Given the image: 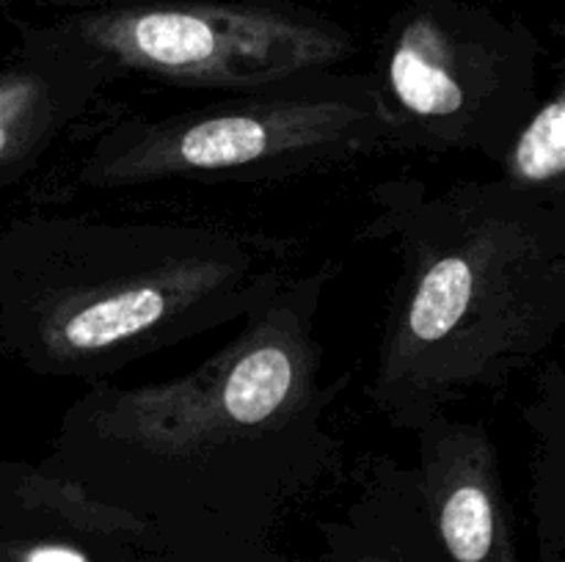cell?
Listing matches in <instances>:
<instances>
[{"label":"cell","instance_id":"obj_1","mask_svg":"<svg viewBox=\"0 0 565 562\" xmlns=\"http://www.w3.org/2000/svg\"><path fill=\"white\" fill-rule=\"evenodd\" d=\"M337 264L292 273L221 350L177 378L88 386L39 468L152 540L252 532L342 463L318 312Z\"/></svg>","mask_w":565,"mask_h":562},{"label":"cell","instance_id":"obj_2","mask_svg":"<svg viewBox=\"0 0 565 562\" xmlns=\"http://www.w3.org/2000/svg\"><path fill=\"white\" fill-rule=\"evenodd\" d=\"M370 237L397 251L367 397L397 430L539 367L565 325V204L505 180L370 187Z\"/></svg>","mask_w":565,"mask_h":562},{"label":"cell","instance_id":"obj_3","mask_svg":"<svg viewBox=\"0 0 565 562\" xmlns=\"http://www.w3.org/2000/svg\"><path fill=\"white\" fill-rule=\"evenodd\" d=\"M292 257L287 237L230 220L28 209L0 229V353L39 378L103 383L241 325Z\"/></svg>","mask_w":565,"mask_h":562},{"label":"cell","instance_id":"obj_4","mask_svg":"<svg viewBox=\"0 0 565 562\" xmlns=\"http://www.w3.org/2000/svg\"><path fill=\"white\" fill-rule=\"evenodd\" d=\"M390 152L373 80L307 72L163 116H119L72 163V185L119 193L163 182L265 185Z\"/></svg>","mask_w":565,"mask_h":562},{"label":"cell","instance_id":"obj_5","mask_svg":"<svg viewBox=\"0 0 565 562\" xmlns=\"http://www.w3.org/2000/svg\"><path fill=\"white\" fill-rule=\"evenodd\" d=\"M370 80L390 152L478 154L494 165L541 97L527 39L441 6L392 31Z\"/></svg>","mask_w":565,"mask_h":562},{"label":"cell","instance_id":"obj_6","mask_svg":"<svg viewBox=\"0 0 565 562\" xmlns=\"http://www.w3.org/2000/svg\"><path fill=\"white\" fill-rule=\"evenodd\" d=\"M58 42L81 50L114 77L125 72L169 86L248 88L331 69L351 42L309 17L224 3H158L72 22Z\"/></svg>","mask_w":565,"mask_h":562},{"label":"cell","instance_id":"obj_7","mask_svg":"<svg viewBox=\"0 0 565 562\" xmlns=\"http://www.w3.org/2000/svg\"><path fill=\"white\" fill-rule=\"evenodd\" d=\"M417 483L447 562H519L502 457L483 422L439 413L417 430Z\"/></svg>","mask_w":565,"mask_h":562},{"label":"cell","instance_id":"obj_8","mask_svg":"<svg viewBox=\"0 0 565 562\" xmlns=\"http://www.w3.org/2000/svg\"><path fill=\"white\" fill-rule=\"evenodd\" d=\"M116 80L81 50L39 39L0 66V196L44 163Z\"/></svg>","mask_w":565,"mask_h":562},{"label":"cell","instance_id":"obj_9","mask_svg":"<svg viewBox=\"0 0 565 562\" xmlns=\"http://www.w3.org/2000/svg\"><path fill=\"white\" fill-rule=\"evenodd\" d=\"M500 180L550 204H565V88L541 94L500 163Z\"/></svg>","mask_w":565,"mask_h":562},{"label":"cell","instance_id":"obj_10","mask_svg":"<svg viewBox=\"0 0 565 562\" xmlns=\"http://www.w3.org/2000/svg\"><path fill=\"white\" fill-rule=\"evenodd\" d=\"M342 562H403L397 556H392L390 551H381V549H362V551H353V554H345Z\"/></svg>","mask_w":565,"mask_h":562}]
</instances>
